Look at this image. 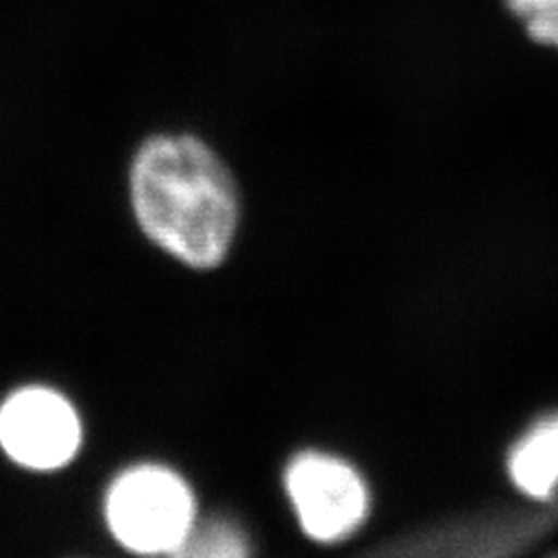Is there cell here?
<instances>
[{
    "label": "cell",
    "mask_w": 558,
    "mask_h": 558,
    "mask_svg": "<svg viewBox=\"0 0 558 558\" xmlns=\"http://www.w3.org/2000/svg\"><path fill=\"white\" fill-rule=\"evenodd\" d=\"M509 11L521 21L530 20L534 15H538L542 11L555 7L558 0H505Z\"/></svg>",
    "instance_id": "obj_8"
},
{
    "label": "cell",
    "mask_w": 558,
    "mask_h": 558,
    "mask_svg": "<svg viewBox=\"0 0 558 558\" xmlns=\"http://www.w3.org/2000/svg\"><path fill=\"white\" fill-rule=\"evenodd\" d=\"M511 476L532 497H548L558 482V418L539 424L511 453Z\"/></svg>",
    "instance_id": "obj_5"
},
{
    "label": "cell",
    "mask_w": 558,
    "mask_h": 558,
    "mask_svg": "<svg viewBox=\"0 0 558 558\" xmlns=\"http://www.w3.org/2000/svg\"><path fill=\"white\" fill-rule=\"evenodd\" d=\"M141 230L197 269L226 259L239 226V193L226 163L193 135L145 141L131 168Z\"/></svg>",
    "instance_id": "obj_1"
},
{
    "label": "cell",
    "mask_w": 558,
    "mask_h": 558,
    "mask_svg": "<svg viewBox=\"0 0 558 558\" xmlns=\"http://www.w3.org/2000/svg\"><path fill=\"white\" fill-rule=\"evenodd\" d=\"M286 490L302 530L317 542L350 536L366 515L368 495L359 474L323 453H302L286 472Z\"/></svg>",
    "instance_id": "obj_4"
},
{
    "label": "cell",
    "mask_w": 558,
    "mask_h": 558,
    "mask_svg": "<svg viewBox=\"0 0 558 558\" xmlns=\"http://www.w3.org/2000/svg\"><path fill=\"white\" fill-rule=\"evenodd\" d=\"M177 557H246L248 544L239 527L226 519L193 523L191 532L180 544Z\"/></svg>",
    "instance_id": "obj_6"
},
{
    "label": "cell",
    "mask_w": 558,
    "mask_h": 558,
    "mask_svg": "<svg viewBox=\"0 0 558 558\" xmlns=\"http://www.w3.org/2000/svg\"><path fill=\"white\" fill-rule=\"evenodd\" d=\"M106 518L124 548L140 555H174L195 523V499L172 470L140 465L112 484Z\"/></svg>",
    "instance_id": "obj_2"
},
{
    "label": "cell",
    "mask_w": 558,
    "mask_h": 558,
    "mask_svg": "<svg viewBox=\"0 0 558 558\" xmlns=\"http://www.w3.org/2000/svg\"><path fill=\"white\" fill-rule=\"evenodd\" d=\"M0 447L23 468L59 470L80 451V416L57 391L25 387L0 405Z\"/></svg>",
    "instance_id": "obj_3"
},
{
    "label": "cell",
    "mask_w": 558,
    "mask_h": 558,
    "mask_svg": "<svg viewBox=\"0 0 558 558\" xmlns=\"http://www.w3.org/2000/svg\"><path fill=\"white\" fill-rule=\"evenodd\" d=\"M530 40L539 46H550L558 50V2L555 7L542 11L538 15L523 21Z\"/></svg>",
    "instance_id": "obj_7"
}]
</instances>
